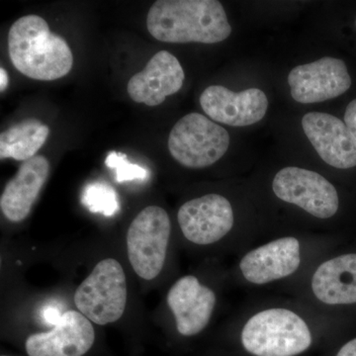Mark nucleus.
<instances>
[{"mask_svg":"<svg viewBox=\"0 0 356 356\" xmlns=\"http://www.w3.org/2000/svg\"><path fill=\"white\" fill-rule=\"evenodd\" d=\"M147 28L165 43L216 44L232 33L226 11L217 0H159L147 13Z\"/></svg>","mask_w":356,"mask_h":356,"instance_id":"1","label":"nucleus"},{"mask_svg":"<svg viewBox=\"0 0 356 356\" xmlns=\"http://www.w3.org/2000/svg\"><path fill=\"white\" fill-rule=\"evenodd\" d=\"M8 51L16 70L36 81L62 79L74 65L67 41L51 32L44 18L33 14L21 17L11 26Z\"/></svg>","mask_w":356,"mask_h":356,"instance_id":"2","label":"nucleus"},{"mask_svg":"<svg viewBox=\"0 0 356 356\" xmlns=\"http://www.w3.org/2000/svg\"><path fill=\"white\" fill-rule=\"evenodd\" d=\"M243 348L255 356H295L308 350L312 334L305 321L286 309H268L248 320Z\"/></svg>","mask_w":356,"mask_h":356,"instance_id":"3","label":"nucleus"},{"mask_svg":"<svg viewBox=\"0 0 356 356\" xmlns=\"http://www.w3.org/2000/svg\"><path fill=\"white\" fill-rule=\"evenodd\" d=\"M127 298L125 273L114 259L98 262L74 293L79 311L90 322L100 325L117 322L125 312Z\"/></svg>","mask_w":356,"mask_h":356,"instance_id":"4","label":"nucleus"},{"mask_svg":"<svg viewBox=\"0 0 356 356\" xmlns=\"http://www.w3.org/2000/svg\"><path fill=\"white\" fill-rule=\"evenodd\" d=\"M229 146L228 131L199 113L182 117L173 126L168 138L172 158L189 168L214 165L227 153Z\"/></svg>","mask_w":356,"mask_h":356,"instance_id":"5","label":"nucleus"},{"mask_svg":"<svg viewBox=\"0 0 356 356\" xmlns=\"http://www.w3.org/2000/svg\"><path fill=\"white\" fill-rule=\"evenodd\" d=\"M172 224L168 212L159 206L140 211L127 233L129 261L142 280H153L163 270Z\"/></svg>","mask_w":356,"mask_h":356,"instance_id":"6","label":"nucleus"},{"mask_svg":"<svg viewBox=\"0 0 356 356\" xmlns=\"http://www.w3.org/2000/svg\"><path fill=\"white\" fill-rule=\"evenodd\" d=\"M273 188L280 200L294 204L320 219L334 216L339 209L334 185L312 170L294 166L282 168L274 177Z\"/></svg>","mask_w":356,"mask_h":356,"instance_id":"7","label":"nucleus"},{"mask_svg":"<svg viewBox=\"0 0 356 356\" xmlns=\"http://www.w3.org/2000/svg\"><path fill=\"white\" fill-rule=\"evenodd\" d=\"M290 92L295 102L312 104L334 99L351 86L348 67L339 58L325 57L297 65L288 76Z\"/></svg>","mask_w":356,"mask_h":356,"instance_id":"8","label":"nucleus"},{"mask_svg":"<svg viewBox=\"0 0 356 356\" xmlns=\"http://www.w3.org/2000/svg\"><path fill=\"white\" fill-rule=\"evenodd\" d=\"M177 220L185 238L200 245L221 240L235 222L231 203L219 194H207L187 201L178 210Z\"/></svg>","mask_w":356,"mask_h":356,"instance_id":"9","label":"nucleus"},{"mask_svg":"<svg viewBox=\"0 0 356 356\" xmlns=\"http://www.w3.org/2000/svg\"><path fill=\"white\" fill-rule=\"evenodd\" d=\"M200 104L213 121L233 127H245L264 119L268 99L259 88L234 92L225 86H211L201 95Z\"/></svg>","mask_w":356,"mask_h":356,"instance_id":"10","label":"nucleus"},{"mask_svg":"<svg viewBox=\"0 0 356 356\" xmlns=\"http://www.w3.org/2000/svg\"><path fill=\"white\" fill-rule=\"evenodd\" d=\"M95 341L90 321L81 312L67 311L51 332L28 337L25 348L29 356H83Z\"/></svg>","mask_w":356,"mask_h":356,"instance_id":"11","label":"nucleus"},{"mask_svg":"<svg viewBox=\"0 0 356 356\" xmlns=\"http://www.w3.org/2000/svg\"><path fill=\"white\" fill-rule=\"evenodd\" d=\"M302 127L325 163L339 170L356 166V140L341 119L322 112H310L302 118Z\"/></svg>","mask_w":356,"mask_h":356,"instance_id":"12","label":"nucleus"},{"mask_svg":"<svg viewBox=\"0 0 356 356\" xmlns=\"http://www.w3.org/2000/svg\"><path fill=\"white\" fill-rule=\"evenodd\" d=\"M168 304L175 315L178 332L184 337L195 336L209 324L216 295L195 276L187 275L170 288Z\"/></svg>","mask_w":356,"mask_h":356,"instance_id":"13","label":"nucleus"},{"mask_svg":"<svg viewBox=\"0 0 356 356\" xmlns=\"http://www.w3.org/2000/svg\"><path fill=\"white\" fill-rule=\"evenodd\" d=\"M184 70L172 54L168 51L156 53L142 72H138L128 83V93L134 102L149 107L158 106L168 96L181 89Z\"/></svg>","mask_w":356,"mask_h":356,"instance_id":"14","label":"nucleus"},{"mask_svg":"<svg viewBox=\"0 0 356 356\" xmlns=\"http://www.w3.org/2000/svg\"><path fill=\"white\" fill-rule=\"evenodd\" d=\"M300 261L298 240L286 236L248 252L241 261L240 268L248 282L261 285L291 275Z\"/></svg>","mask_w":356,"mask_h":356,"instance_id":"15","label":"nucleus"},{"mask_svg":"<svg viewBox=\"0 0 356 356\" xmlns=\"http://www.w3.org/2000/svg\"><path fill=\"white\" fill-rule=\"evenodd\" d=\"M51 165L43 156L23 161L19 170L9 180L0 197V209L8 221L20 222L29 216L33 205L43 189Z\"/></svg>","mask_w":356,"mask_h":356,"instance_id":"16","label":"nucleus"},{"mask_svg":"<svg viewBox=\"0 0 356 356\" xmlns=\"http://www.w3.org/2000/svg\"><path fill=\"white\" fill-rule=\"evenodd\" d=\"M312 288L323 303H356V254L341 255L321 264L314 274Z\"/></svg>","mask_w":356,"mask_h":356,"instance_id":"17","label":"nucleus"},{"mask_svg":"<svg viewBox=\"0 0 356 356\" xmlns=\"http://www.w3.org/2000/svg\"><path fill=\"white\" fill-rule=\"evenodd\" d=\"M50 129L37 119L15 124L0 135V159L26 161L36 156L44 146Z\"/></svg>","mask_w":356,"mask_h":356,"instance_id":"18","label":"nucleus"},{"mask_svg":"<svg viewBox=\"0 0 356 356\" xmlns=\"http://www.w3.org/2000/svg\"><path fill=\"white\" fill-rule=\"evenodd\" d=\"M83 202L89 210L112 216L118 210L116 192L108 184L95 182L84 189Z\"/></svg>","mask_w":356,"mask_h":356,"instance_id":"19","label":"nucleus"},{"mask_svg":"<svg viewBox=\"0 0 356 356\" xmlns=\"http://www.w3.org/2000/svg\"><path fill=\"white\" fill-rule=\"evenodd\" d=\"M109 168L116 170V180L118 182L134 179H146L149 177V170L143 166L129 163L125 154L111 152L105 161Z\"/></svg>","mask_w":356,"mask_h":356,"instance_id":"20","label":"nucleus"},{"mask_svg":"<svg viewBox=\"0 0 356 356\" xmlns=\"http://www.w3.org/2000/svg\"><path fill=\"white\" fill-rule=\"evenodd\" d=\"M344 123L356 140V99L353 100L346 107L344 113Z\"/></svg>","mask_w":356,"mask_h":356,"instance_id":"21","label":"nucleus"},{"mask_svg":"<svg viewBox=\"0 0 356 356\" xmlns=\"http://www.w3.org/2000/svg\"><path fill=\"white\" fill-rule=\"evenodd\" d=\"M337 356H356V339L344 344Z\"/></svg>","mask_w":356,"mask_h":356,"instance_id":"22","label":"nucleus"},{"mask_svg":"<svg viewBox=\"0 0 356 356\" xmlns=\"http://www.w3.org/2000/svg\"><path fill=\"white\" fill-rule=\"evenodd\" d=\"M7 84H8V76H7L6 70L1 67L0 69V90H6Z\"/></svg>","mask_w":356,"mask_h":356,"instance_id":"23","label":"nucleus"},{"mask_svg":"<svg viewBox=\"0 0 356 356\" xmlns=\"http://www.w3.org/2000/svg\"><path fill=\"white\" fill-rule=\"evenodd\" d=\"M1 356H11V355H1Z\"/></svg>","mask_w":356,"mask_h":356,"instance_id":"24","label":"nucleus"},{"mask_svg":"<svg viewBox=\"0 0 356 356\" xmlns=\"http://www.w3.org/2000/svg\"><path fill=\"white\" fill-rule=\"evenodd\" d=\"M355 26H356V20H355Z\"/></svg>","mask_w":356,"mask_h":356,"instance_id":"25","label":"nucleus"}]
</instances>
